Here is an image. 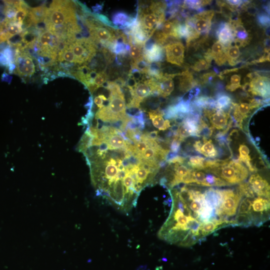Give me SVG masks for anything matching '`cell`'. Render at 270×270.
Returning <instances> with one entry per match:
<instances>
[{"mask_svg":"<svg viewBox=\"0 0 270 270\" xmlns=\"http://www.w3.org/2000/svg\"><path fill=\"white\" fill-rule=\"evenodd\" d=\"M172 207L170 215L159 231V236L169 243L190 247L201 238L202 222L192 216L188 207L172 191Z\"/></svg>","mask_w":270,"mask_h":270,"instance_id":"1","label":"cell"},{"mask_svg":"<svg viewBox=\"0 0 270 270\" xmlns=\"http://www.w3.org/2000/svg\"><path fill=\"white\" fill-rule=\"evenodd\" d=\"M46 29L63 41L78 38L82 31L76 14L75 6L70 1L51 3L44 21Z\"/></svg>","mask_w":270,"mask_h":270,"instance_id":"2","label":"cell"},{"mask_svg":"<svg viewBox=\"0 0 270 270\" xmlns=\"http://www.w3.org/2000/svg\"><path fill=\"white\" fill-rule=\"evenodd\" d=\"M204 170L230 186L243 183L249 174L248 169L240 161L229 159L206 160Z\"/></svg>","mask_w":270,"mask_h":270,"instance_id":"3","label":"cell"},{"mask_svg":"<svg viewBox=\"0 0 270 270\" xmlns=\"http://www.w3.org/2000/svg\"><path fill=\"white\" fill-rule=\"evenodd\" d=\"M104 88L111 92L109 102L107 106L98 110L96 119L111 124L126 119L128 115L126 112L125 96L120 86L115 82H107Z\"/></svg>","mask_w":270,"mask_h":270,"instance_id":"4","label":"cell"},{"mask_svg":"<svg viewBox=\"0 0 270 270\" xmlns=\"http://www.w3.org/2000/svg\"><path fill=\"white\" fill-rule=\"evenodd\" d=\"M84 23L90 33V39L98 46V44L110 50L121 32L115 29L104 26L94 18H86Z\"/></svg>","mask_w":270,"mask_h":270,"instance_id":"5","label":"cell"},{"mask_svg":"<svg viewBox=\"0 0 270 270\" xmlns=\"http://www.w3.org/2000/svg\"><path fill=\"white\" fill-rule=\"evenodd\" d=\"M137 17L141 29L150 39L157 29H160L166 19L165 14H159L150 5L139 6Z\"/></svg>","mask_w":270,"mask_h":270,"instance_id":"6","label":"cell"},{"mask_svg":"<svg viewBox=\"0 0 270 270\" xmlns=\"http://www.w3.org/2000/svg\"><path fill=\"white\" fill-rule=\"evenodd\" d=\"M65 42L74 54L77 64L79 65L90 62L96 54L98 46L90 38L82 37Z\"/></svg>","mask_w":270,"mask_h":270,"instance_id":"7","label":"cell"},{"mask_svg":"<svg viewBox=\"0 0 270 270\" xmlns=\"http://www.w3.org/2000/svg\"><path fill=\"white\" fill-rule=\"evenodd\" d=\"M223 200L220 207L216 210L215 215L223 219L235 216L243 198L237 190H222Z\"/></svg>","mask_w":270,"mask_h":270,"instance_id":"8","label":"cell"},{"mask_svg":"<svg viewBox=\"0 0 270 270\" xmlns=\"http://www.w3.org/2000/svg\"><path fill=\"white\" fill-rule=\"evenodd\" d=\"M205 116L208 119L214 130H223L227 133L229 129L232 127L233 120L229 113L223 110L213 109H204Z\"/></svg>","mask_w":270,"mask_h":270,"instance_id":"9","label":"cell"},{"mask_svg":"<svg viewBox=\"0 0 270 270\" xmlns=\"http://www.w3.org/2000/svg\"><path fill=\"white\" fill-rule=\"evenodd\" d=\"M14 73L21 77H30L35 72V66L32 57L16 49Z\"/></svg>","mask_w":270,"mask_h":270,"instance_id":"10","label":"cell"},{"mask_svg":"<svg viewBox=\"0 0 270 270\" xmlns=\"http://www.w3.org/2000/svg\"><path fill=\"white\" fill-rule=\"evenodd\" d=\"M214 15V12L213 10L203 11L192 18H188L185 24L188 27L194 29L199 35L207 34L211 29Z\"/></svg>","mask_w":270,"mask_h":270,"instance_id":"11","label":"cell"},{"mask_svg":"<svg viewBox=\"0 0 270 270\" xmlns=\"http://www.w3.org/2000/svg\"><path fill=\"white\" fill-rule=\"evenodd\" d=\"M243 88L254 95L268 98L270 95L269 79L256 73L251 82L246 84Z\"/></svg>","mask_w":270,"mask_h":270,"instance_id":"12","label":"cell"},{"mask_svg":"<svg viewBox=\"0 0 270 270\" xmlns=\"http://www.w3.org/2000/svg\"><path fill=\"white\" fill-rule=\"evenodd\" d=\"M167 61L172 64L181 66L184 59L185 48L181 42L170 43L165 47Z\"/></svg>","mask_w":270,"mask_h":270,"instance_id":"13","label":"cell"},{"mask_svg":"<svg viewBox=\"0 0 270 270\" xmlns=\"http://www.w3.org/2000/svg\"><path fill=\"white\" fill-rule=\"evenodd\" d=\"M143 53L144 59L149 64L159 63L164 60V50L163 47L151 39L146 43Z\"/></svg>","mask_w":270,"mask_h":270,"instance_id":"14","label":"cell"},{"mask_svg":"<svg viewBox=\"0 0 270 270\" xmlns=\"http://www.w3.org/2000/svg\"><path fill=\"white\" fill-rule=\"evenodd\" d=\"M254 193L258 197L270 200V185L267 180L258 174H254L249 179V183Z\"/></svg>","mask_w":270,"mask_h":270,"instance_id":"15","label":"cell"},{"mask_svg":"<svg viewBox=\"0 0 270 270\" xmlns=\"http://www.w3.org/2000/svg\"><path fill=\"white\" fill-rule=\"evenodd\" d=\"M235 226L234 220L228 221L227 219H220L210 220L206 222L202 223L200 227V234L201 237H205L220 228L229 226Z\"/></svg>","mask_w":270,"mask_h":270,"instance_id":"16","label":"cell"},{"mask_svg":"<svg viewBox=\"0 0 270 270\" xmlns=\"http://www.w3.org/2000/svg\"><path fill=\"white\" fill-rule=\"evenodd\" d=\"M231 109L233 110V121L237 125L243 129L244 120L247 119L251 111L254 109L250 103H240L238 104L232 103Z\"/></svg>","mask_w":270,"mask_h":270,"instance_id":"17","label":"cell"},{"mask_svg":"<svg viewBox=\"0 0 270 270\" xmlns=\"http://www.w3.org/2000/svg\"><path fill=\"white\" fill-rule=\"evenodd\" d=\"M194 148L196 151L209 158H215L218 155V151L211 140L203 138L202 140L195 142Z\"/></svg>","mask_w":270,"mask_h":270,"instance_id":"18","label":"cell"},{"mask_svg":"<svg viewBox=\"0 0 270 270\" xmlns=\"http://www.w3.org/2000/svg\"><path fill=\"white\" fill-rule=\"evenodd\" d=\"M219 42L225 47L230 46L234 41L233 30L229 23H222L217 32Z\"/></svg>","mask_w":270,"mask_h":270,"instance_id":"19","label":"cell"},{"mask_svg":"<svg viewBox=\"0 0 270 270\" xmlns=\"http://www.w3.org/2000/svg\"><path fill=\"white\" fill-rule=\"evenodd\" d=\"M175 76L166 74L161 79L157 80L159 95L167 97L171 94L174 89V83L172 79Z\"/></svg>","mask_w":270,"mask_h":270,"instance_id":"20","label":"cell"},{"mask_svg":"<svg viewBox=\"0 0 270 270\" xmlns=\"http://www.w3.org/2000/svg\"><path fill=\"white\" fill-rule=\"evenodd\" d=\"M204 196L206 203L214 209L215 213L222 202V190L210 188L204 192Z\"/></svg>","mask_w":270,"mask_h":270,"instance_id":"21","label":"cell"},{"mask_svg":"<svg viewBox=\"0 0 270 270\" xmlns=\"http://www.w3.org/2000/svg\"><path fill=\"white\" fill-rule=\"evenodd\" d=\"M150 119L152 120L154 126L160 131H165L170 128V121L164 120V112L160 110L151 111L149 113Z\"/></svg>","mask_w":270,"mask_h":270,"instance_id":"22","label":"cell"},{"mask_svg":"<svg viewBox=\"0 0 270 270\" xmlns=\"http://www.w3.org/2000/svg\"><path fill=\"white\" fill-rule=\"evenodd\" d=\"M209 52L212 58L215 60L219 66H222L227 61L225 46L219 41L213 45L212 49L209 50Z\"/></svg>","mask_w":270,"mask_h":270,"instance_id":"23","label":"cell"},{"mask_svg":"<svg viewBox=\"0 0 270 270\" xmlns=\"http://www.w3.org/2000/svg\"><path fill=\"white\" fill-rule=\"evenodd\" d=\"M104 141L107 142L109 150H127V144L124 138L118 134L109 135L105 136Z\"/></svg>","mask_w":270,"mask_h":270,"instance_id":"24","label":"cell"},{"mask_svg":"<svg viewBox=\"0 0 270 270\" xmlns=\"http://www.w3.org/2000/svg\"><path fill=\"white\" fill-rule=\"evenodd\" d=\"M270 207V200L258 197L252 201V213L263 216L269 212Z\"/></svg>","mask_w":270,"mask_h":270,"instance_id":"25","label":"cell"},{"mask_svg":"<svg viewBox=\"0 0 270 270\" xmlns=\"http://www.w3.org/2000/svg\"><path fill=\"white\" fill-rule=\"evenodd\" d=\"M48 8L46 6L42 5L37 7L30 8V14L34 23V26L37 25L45 23Z\"/></svg>","mask_w":270,"mask_h":270,"instance_id":"26","label":"cell"},{"mask_svg":"<svg viewBox=\"0 0 270 270\" xmlns=\"http://www.w3.org/2000/svg\"><path fill=\"white\" fill-rule=\"evenodd\" d=\"M239 161L243 162L248 168V170L251 172L257 171L256 168L252 163V159L250 156V149L245 144H241L239 148Z\"/></svg>","mask_w":270,"mask_h":270,"instance_id":"27","label":"cell"},{"mask_svg":"<svg viewBox=\"0 0 270 270\" xmlns=\"http://www.w3.org/2000/svg\"><path fill=\"white\" fill-rule=\"evenodd\" d=\"M130 45V55L132 58L131 65L136 64L144 60L143 47L139 45L129 42Z\"/></svg>","mask_w":270,"mask_h":270,"instance_id":"28","label":"cell"},{"mask_svg":"<svg viewBox=\"0 0 270 270\" xmlns=\"http://www.w3.org/2000/svg\"><path fill=\"white\" fill-rule=\"evenodd\" d=\"M135 18H132L124 12L116 13L113 16V23L122 29L129 28L133 23Z\"/></svg>","mask_w":270,"mask_h":270,"instance_id":"29","label":"cell"},{"mask_svg":"<svg viewBox=\"0 0 270 270\" xmlns=\"http://www.w3.org/2000/svg\"><path fill=\"white\" fill-rule=\"evenodd\" d=\"M180 79V88L183 92H188L196 85V82L194 80L192 74L189 71H185L182 74Z\"/></svg>","mask_w":270,"mask_h":270,"instance_id":"30","label":"cell"},{"mask_svg":"<svg viewBox=\"0 0 270 270\" xmlns=\"http://www.w3.org/2000/svg\"><path fill=\"white\" fill-rule=\"evenodd\" d=\"M225 51L229 64L231 66L236 65L241 54L239 47L236 45L232 46L231 45L229 46L225 47Z\"/></svg>","mask_w":270,"mask_h":270,"instance_id":"31","label":"cell"},{"mask_svg":"<svg viewBox=\"0 0 270 270\" xmlns=\"http://www.w3.org/2000/svg\"><path fill=\"white\" fill-rule=\"evenodd\" d=\"M235 226L249 227L254 224L253 216L251 213L237 214L235 220Z\"/></svg>","mask_w":270,"mask_h":270,"instance_id":"32","label":"cell"},{"mask_svg":"<svg viewBox=\"0 0 270 270\" xmlns=\"http://www.w3.org/2000/svg\"><path fill=\"white\" fill-rule=\"evenodd\" d=\"M178 22L176 21H167L161 27V32L168 38L173 37L176 38L175 29Z\"/></svg>","mask_w":270,"mask_h":270,"instance_id":"33","label":"cell"},{"mask_svg":"<svg viewBox=\"0 0 270 270\" xmlns=\"http://www.w3.org/2000/svg\"><path fill=\"white\" fill-rule=\"evenodd\" d=\"M205 161V159L202 157L193 156L189 159L187 164L195 170H204Z\"/></svg>","mask_w":270,"mask_h":270,"instance_id":"34","label":"cell"},{"mask_svg":"<svg viewBox=\"0 0 270 270\" xmlns=\"http://www.w3.org/2000/svg\"><path fill=\"white\" fill-rule=\"evenodd\" d=\"M212 58L210 55L206 54L204 59L197 61L192 66V69L196 71L200 72L208 69L211 64Z\"/></svg>","mask_w":270,"mask_h":270,"instance_id":"35","label":"cell"},{"mask_svg":"<svg viewBox=\"0 0 270 270\" xmlns=\"http://www.w3.org/2000/svg\"><path fill=\"white\" fill-rule=\"evenodd\" d=\"M216 101V109L223 110L232 104L231 98L227 95H219Z\"/></svg>","mask_w":270,"mask_h":270,"instance_id":"36","label":"cell"},{"mask_svg":"<svg viewBox=\"0 0 270 270\" xmlns=\"http://www.w3.org/2000/svg\"><path fill=\"white\" fill-rule=\"evenodd\" d=\"M237 190L242 197H245L248 199H252L255 197V193L249 183H242L240 184Z\"/></svg>","mask_w":270,"mask_h":270,"instance_id":"37","label":"cell"},{"mask_svg":"<svg viewBox=\"0 0 270 270\" xmlns=\"http://www.w3.org/2000/svg\"><path fill=\"white\" fill-rule=\"evenodd\" d=\"M211 2L209 1H185L184 6L185 8L199 10L201 9L202 6L208 5Z\"/></svg>","mask_w":270,"mask_h":270,"instance_id":"38","label":"cell"},{"mask_svg":"<svg viewBox=\"0 0 270 270\" xmlns=\"http://www.w3.org/2000/svg\"><path fill=\"white\" fill-rule=\"evenodd\" d=\"M238 209L237 214L251 213L252 201L249 199L245 198L240 202Z\"/></svg>","mask_w":270,"mask_h":270,"instance_id":"39","label":"cell"},{"mask_svg":"<svg viewBox=\"0 0 270 270\" xmlns=\"http://www.w3.org/2000/svg\"><path fill=\"white\" fill-rule=\"evenodd\" d=\"M108 76L105 71L97 74L93 81V85L97 90L99 87H103L107 82Z\"/></svg>","mask_w":270,"mask_h":270,"instance_id":"40","label":"cell"},{"mask_svg":"<svg viewBox=\"0 0 270 270\" xmlns=\"http://www.w3.org/2000/svg\"><path fill=\"white\" fill-rule=\"evenodd\" d=\"M241 77L238 75H234L231 78L230 83L226 86L228 91L233 92L241 87L240 85Z\"/></svg>","mask_w":270,"mask_h":270,"instance_id":"41","label":"cell"},{"mask_svg":"<svg viewBox=\"0 0 270 270\" xmlns=\"http://www.w3.org/2000/svg\"><path fill=\"white\" fill-rule=\"evenodd\" d=\"M182 141L179 139L178 136H175L170 146L172 153L177 154L180 150V145Z\"/></svg>","mask_w":270,"mask_h":270,"instance_id":"42","label":"cell"},{"mask_svg":"<svg viewBox=\"0 0 270 270\" xmlns=\"http://www.w3.org/2000/svg\"><path fill=\"white\" fill-rule=\"evenodd\" d=\"M258 21L262 26H268L270 24V18L267 14H261L258 17Z\"/></svg>","mask_w":270,"mask_h":270,"instance_id":"43","label":"cell"},{"mask_svg":"<svg viewBox=\"0 0 270 270\" xmlns=\"http://www.w3.org/2000/svg\"><path fill=\"white\" fill-rule=\"evenodd\" d=\"M94 102L99 108V109H102L104 107V101L102 99L100 95L94 98Z\"/></svg>","mask_w":270,"mask_h":270,"instance_id":"44","label":"cell"},{"mask_svg":"<svg viewBox=\"0 0 270 270\" xmlns=\"http://www.w3.org/2000/svg\"><path fill=\"white\" fill-rule=\"evenodd\" d=\"M216 73H210L208 74H205L203 77L202 79L204 80V82L205 83H208L211 82L213 79L215 77Z\"/></svg>","mask_w":270,"mask_h":270,"instance_id":"45","label":"cell"},{"mask_svg":"<svg viewBox=\"0 0 270 270\" xmlns=\"http://www.w3.org/2000/svg\"><path fill=\"white\" fill-rule=\"evenodd\" d=\"M227 3H228L230 6L233 7H239L241 6L244 4V2L242 1H227Z\"/></svg>","mask_w":270,"mask_h":270,"instance_id":"46","label":"cell"},{"mask_svg":"<svg viewBox=\"0 0 270 270\" xmlns=\"http://www.w3.org/2000/svg\"><path fill=\"white\" fill-rule=\"evenodd\" d=\"M158 131H154L149 133H147V135L150 139L156 140L158 139Z\"/></svg>","mask_w":270,"mask_h":270,"instance_id":"47","label":"cell"},{"mask_svg":"<svg viewBox=\"0 0 270 270\" xmlns=\"http://www.w3.org/2000/svg\"><path fill=\"white\" fill-rule=\"evenodd\" d=\"M2 22V21L1 19H0V23H1Z\"/></svg>","mask_w":270,"mask_h":270,"instance_id":"48","label":"cell"}]
</instances>
